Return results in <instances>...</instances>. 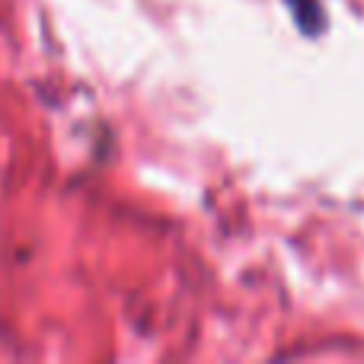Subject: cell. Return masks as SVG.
Masks as SVG:
<instances>
[{
    "label": "cell",
    "instance_id": "cell-1",
    "mask_svg": "<svg viewBox=\"0 0 364 364\" xmlns=\"http://www.w3.org/2000/svg\"><path fill=\"white\" fill-rule=\"evenodd\" d=\"M288 4H291V13H294V19L301 23V29L307 32V36H316V29L323 26L320 6H316L314 0H288Z\"/></svg>",
    "mask_w": 364,
    "mask_h": 364
}]
</instances>
